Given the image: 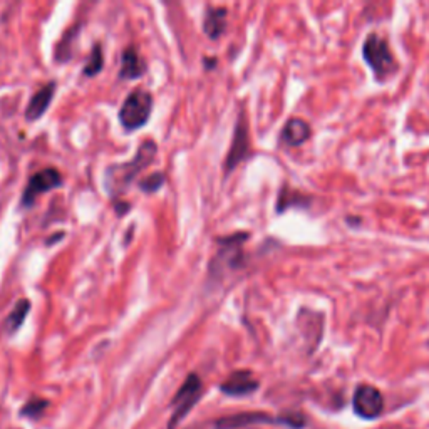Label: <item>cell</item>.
<instances>
[{
    "label": "cell",
    "instance_id": "obj_6",
    "mask_svg": "<svg viewBox=\"0 0 429 429\" xmlns=\"http://www.w3.org/2000/svg\"><path fill=\"white\" fill-rule=\"evenodd\" d=\"M352 408H354L355 414L364 419H374L382 413L384 399L381 391L376 389L374 386L369 384H363L359 386L352 397Z\"/></svg>",
    "mask_w": 429,
    "mask_h": 429
},
{
    "label": "cell",
    "instance_id": "obj_9",
    "mask_svg": "<svg viewBox=\"0 0 429 429\" xmlns=\"http://www.w3.org/2000/svg\"><path fill=\"white\" fill-rule=\"evenodd\" d=\"M275 419L265 413H238L230 414V416L220 418L215 423L216 429H240L245 426H252V424H270Z\"/></svg>",
    "mask_w": 429,
    "mask_h": 429
},
{
    "label": "cell",
    "instance_id": "obj_5",
    "mask_svg": "<svg viewBox=\"0 0 429 429\" xmlns=\"http://www.w3.org/2000/svg\"><path fill=\"white\" fill-rule=\"evenodd\" d=\"M62 184V176L56 168L40 170L34 176H30L29 183L22 193V206L29 208L34 205V200L42 193L51 192L54 188H59Z\"/></svg>",
    "mask_w": 429,
    "mask_h": 429
},
{
    "label": "cell",
    "instance_id": "obj_16",
    "mask_svg": "<svg viewBox=\"0 0 429 429\" xmlns=\"http://www.w3.org/2000/svg\"><path fill=\"white\" fill-rule=\"evenodd\" d=\"M46 408H47V401L39 399V397H34V399H30L29 403H27L24 408H22L20 414L25 418L37 419V418H40V414L46 411Z\"/></svg>",
    "mask_w": 429,
    "mask_h": 429
},
{
    "label": "cell",
    "instance_id": "obj_15",
    "mask_svg": "<svg viewBox=\"0 0 429 429\" xmlns=\"http://www.w3.org/2000/svg\"><path fill=\"white\" fill-rule=\"evenodd\" d=\"M102 66H105V54H102V47L101 44H96L93 47L91 56H89V61L86 62L84 66V74L93 78V76L99 74L102 71Z\"/></svg>",
    "mask_w": 429,
    "mask_h": 429
},
{
    "label": "cell",
    "instance_id": "obj_10",
    "mask_svg": "<svg viewBox=\"0 0 429 429\" xmlns=\"http://www.w3.org/2000/svg\"><path fill=\"white\" fill-rule=\"evenodd\" d=\"M54 93H56V83H49L39 89L37 93L30 98L29 105L25 110L27 121H37L39 117L44 116V112L51 106Z\"/></svg>",
    "mask_w": 429,
    "mask_h": 429
},
{
    "label": "cell",
    "instance_id": "obj_8",
    "mask_svg": "<svg viewBox=\"0 0 429 429\" xmlns=\"http://www.w3.org/2000/svg\"><path fill=\"white\" fill-rule=\"evenodd\" d=\"M259 381L250 371H237L220 386L221 392L228 396H247L259 389Z\"/></svg>",
    "mask_w": 429,
    "mask_h": 429
},
{
    "label": "cell",
    "instance_id": "obj_13",
    "mask_svg": "<svg viewBox=\"0 0 429 429\" xmlns=\"http://www.w3.org/2000/svg\"><path fill=\"white\" fill-rule=\"evenodd\" d=\"M225 27H227V8H206L205 19H203V30H205V34L210 39L216 40L225 33Z\"/></svg>",
    "mask_w": 429,
    "mask_h": 429
},
{
    "label": "cell",
    "instance_id": "obj_7",
    "mask_svg": "<svg viewBox=\"0 0 429 429\" xmlns=\"http://www.w3.org/2000/svg\"><path fill=\"white\" fill-rule=\"evenodd\" d=\"M248 151H250V144H248V126L245 117H243V114H240L237 128H235L232 148H230L227 161H225V171L230 173L233 168H237V166L248 156Z\"/></svg>",
    "mask_w": 429,
    "mask_h": 429
},
{
    "label": "cell",
    "instance_id": "obj_14",
    "mask_svg": "<svg viewBox=\"0 0 429 429\" xmlns=\"http://www.w3.org/2000/svg\"><path fill=\"white\" fill-rule=\"evenodd\" d=\"M30 310V302L27 299H20L17 302L16 307L12 309V312L7 315L6 322H4V329H6L7 336H13L19 329L22 327V324H24V320L27 317V314H29Z\"/></svg>",
    "mask_w": 429,
    "mask_h": 429
},
{
    "label": "cell",
    "instance_id": "obj_12",
    "mask_svg": "<svg viewBox=\"0 0 429 429\" xmlns=\"http://www.w3.org/2000/svg\"><path fill=\"white\" fill-rule=\"evenodd\" d=\"M146 72V64L139 54L136 52L134 47H128L124 49L123 56H121V71H119V78L121 79H138Z\"/></svg>",
    "mask_w": 429,
    "mask_h": 429
},
{
    "label": "cell",
    "instance_id": "obj_4",
    "mask_svg": "<svg viewBox=\"0 0 429 429\" xmlns=\"http://www.w3.org/2000/svg\"><path fill=\"white\" fill-rule=\"evenodd\" d=\"M201 394V381L196 374H189L187 381L183 382V386L180 387L176 392L173 399V418H171L170 429H173L176 424L180 423V419H183L189 413V409L196 404V401L200 399Z\"/></svg>",
    "mask_w": 429,
    "mask_h": 429
},
{
    "label": "cell",
    "instance_id": "obj_17",
    "mask_svg": "<svg viewBox=\"0 0 429 429\" xmlns=\"http://www.w3.org/2000/svg\"><path fill=\"white\" fill-rule=\"evenodd\" d=\"M165 180H166L165 175L158 171V173H153L150 176H146L144 180H141V182H139V189L144 193H155L163 187V184H165Z\"/></svg>",
    "mask_w": 429,
    "mask_h": 429
},
{
    "label": "cell",
    "instance_id": "obj_2",
    "mask_svg": "<svg viewBox=\"0 0 429 429\" xmlns=\"http://www.w3.org/2000/svg\"><path fill=\"white\" fill-rule=\"evenodd\" d=\"M363 57L379 79L387 78L397 69V62L387 40L379 34H371L363 46Z\"/></svg>",
    "mask_w": 429,
    "mask_h": 429
},
{
    "label": "cell",
    "instance_id": "obj_1",
    "mask_svg": "<svg viewBox=\"0 0 429 429\" xmlns=\"http://www.w3.org/2000/svg\"><path fill=\"white\" fill-rule=\"evenodd\" d=\"M156 153H158L156 143L151 141V139H146V141L139 144L136 155H134L133 160L119 163V165L107 166L105 171V178H102V183H105L107 195L111 198L123 195L129 184L134 182V178H136L144 168H148V166L151 165L153 160H155Z\"/></svg>",
    "mask_w": 429,
    "mask_h": 429
},
{
    "label": "cell",
    "instance_id": "obj_3",
    "mask_svg": "<svg viewBox=\"0 0 429 429\" xmlns=\"http://www.w3.org/2000/svg\"><path fill=\"white\" fill-rule=\"evenodd\" d=\"M153 111V96L146 89H134L124 99L119 110V121L124 129L136 131L148 123Z\"/></svg>",
    "mask_w": 429,
    "mask_h": 429
},
{
    "label": "cell",
    "instance_id": "obj_11",
    "mask_svg": "<svg viewBox=\"0 0 429 429\" xmlns=\"http://www.w3.org/2000/svg\"><path fill=\"white\" fill-rule=\"evenodd\" d=\"M310 124L307 123L305 119H300V117H292V119L287 121V124L283 126L282 129V141L287 144V146H300L304 144L307 139L310 138Z\"/></svg>",
    "mask_w": 429,
    "mask_h": 429
}]
</instances>
